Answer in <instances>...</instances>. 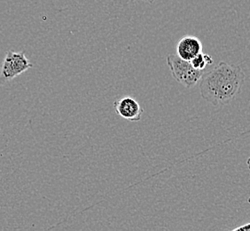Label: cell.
<instances>
[{
	"label": "cell",
	"instance_id": "6da1fadb",
	"mask_svg": "<svg viewBox=\"0 0 250 231\" xmlns=\"http://www.w3.org/2000/svg\"><path fill=\"white\" fill-rule=\"evenodd\" d=\"M245 77V71L241 66L221 62L210 71L203 73L201 95L213 106L227 105L241 93Z\"/></svg>",
	"mask_w": 250,
	"mask_h": 231
},
{
	"label": "cell",
	"instance_id": "7a4b0ae2",
	"mask_svg": "<svg viewBox=\"0 0 250 231\" xmlns=\"http://www.w3.org/2000/svg\"><path fill=\"white\" fill-rule=\"evenodd\" d=\"M167 64L172 77L187 88L196 86L203 75V70L195 69L190 62L178 57L177 54H168Z\"/></svg>",
	"mask_w": 250,
	"mask_h": 231
},
{
	"label": "cell",
	"instance_id": "3957f363",
	"mask_svg": "<svg viewBox=\"0 0 250 231\" xmlns=\"http://www.w3.org/2000/svg\"><path fill=\"white\" fill-rule=\"evenodd\" d=\"M31 67L33 64L26 57L24 51H7L0 69V87L19 77Z\"/></svg>",
	"mask_w": 250,
	"mask_h": 231
},
{
	"label": "cell",
	"instance_id": "277c9868",
	"mask_svg": "<svg viewBox=\"0 0 250 231\" xmlns=\"http://www.w3.org/2000/svg\"><path fill=\"white\" fill-rule=\"evenodd\" d=\"M113 106L117 115L131 122L140 121L144 112L140 102L130 96L121 97L114 101Z\"/></svg>",
	"mask_w": 250,
	"mask_h": 231
},
{
	"label": "cell",
	"instance_id": "5b68a950",
	"mask_svg": "<svg viewBox=\"0 0 250 231\" xmlns=\"http://www.w3.org/2000/svg\"><path fill=\"white\" fill-rule=\"evenodd\" d=\"M176 52L178 57L190 62L192 58L202 52V43L201 39L194 36H186L179 39Z\"/></svg>",
	"mask_w": 250,
	"mask_h": 231
},
{
	"label": "cell",
	"instance_id": "8992f818",
	"mask_svg": "<svg viewBox=\"0 0 250 231\" xmlns=\"http://www.w3.org/2000/svg\"><path fill=\"white\" fill-rule=\"evenodd\" d=\"M192 67L198 70H204L208 65H211L213 63V59L210 55L206 53H201L197 54L194 58L190 61Z\"/></svg>",
	"mask_w": 250,
	"mask_h": 231
},
{
	"label": "cell",
	"instance_id": "52a82bcc",
	"mask_svg": "<svg viewBox=\"0 0 250 231\" xmlns=\"http://www.w3.org/2000/svg\"><path fill=\"white\" fill-rule=\"evenodd\" d=\"M250 231V223H247L245 225H243V226L239 227V228H235V229H233V231Z\"/></svg>",
	"mask_w": 250,
	"mask_h": 231
},
{
	"label": "cell",
	"instance_id": "ba28073f",
	"mask_svg": "<svg viewBox=\"0 0 250 231\" xmlns=\"http://www.w3.org/2000/svg\"><path fill=\"white\" fill-rule=\"evenodd\" d=\"M131 1H143V2L148 3V4H153L154 2V0H131Z\"/></svg>",
	"mask_w": 250,
	"mask_h": 231
}]
</instances>
